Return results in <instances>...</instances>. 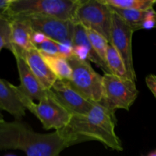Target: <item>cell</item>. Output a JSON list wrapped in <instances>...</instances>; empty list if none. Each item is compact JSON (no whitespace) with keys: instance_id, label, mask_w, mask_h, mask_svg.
<instances>
[{"instance_id":"1","label":"cell","mask_w":156,"mask_h":156,"mask_svg":"<svg viewBox=\"0 0 156 156\" xmlns=\"http://www.w3.org/2000/svg\"><path fill=\"white\" fill-rule=\"evenodd\" d=\"M116 117L98 103H94L85 115H73L69 123L64 128L67 133L83 141L94 140L108 149L121 152L123 144L115 132Z\"/></svg>"},{"instance_id":"2","label":"cell","mask_w":156,"mask_h":156,"mask_svg":"<svg viewBox=\"0 0 156 156\" xmlns=\"http://www.w3.org/2000/svg\"><path fill=\"white\" fill-rule=\"evenodd\" d=\"M83 142L82 139L67 133L64 129L48 134L36 133L28 126L19 150L26 156H59L66 148Z\"/></svg>"},{"instance_id":"3","label":"cell","mask_w":156,"mask_h":156,"mask_svg":"<svg viewBox=\"0 0 156 156\" xmlns=\"http://www.w3.org/2000/svg\"><path fill=\"white\" fill-rule=\"evenodd\" d=\"M20 100L26 110H28L41 121L43 128L46 130H61L66 127L71 120L73 114L60 104L50 91L48 95L35 104L25 94H23L15 85Z\"/></svg>"},{"instance_id":"4","label":"cell","mask_w":156,"mask_h":156,"mask_svg":"<svg viewBox=\"0 0 156 156\" xmlns=\"http://www.w3.org/2000/svg\"><path fill=\"white\" fill-rule=\"evenodd\" d=\"M80 0H12L9 20L17 15H38L72 21Z\"/></svg>"},{"instance_id":"5","label":"cell","mask_w":156,"mask_h":156,"mask_svg":"<svg viewBox=\"0 0 156 156\" xmlns=\"http://www.w3.org/2000/svg\"><path fill=\"white\" fill-rule=\"evenodd\" d=\"M139 95L136 82L111 73L103 76V95L100 104L112 115L119 109L129 111Z\"/></svg>"},{"instance_id":"6","label":"cell","mask_w":156,"mask_h":156,"mask_svg":"<svg viewBox=\"0 0 156 156\" xmlns=\"http://www.w3.org/2000/svg\"><path fill=\"white\" fill-rule=\"evenodd\" d=\"M112 10L101 0H80L73 22L90 29L107 39L110 44Z\"/></svg>"},{"instance_id":"7","label":"cell","mask_w":156,"mask_h":156,"mask_svg":"<svg viewBox=\"0 0 156 156\" xmlns=\"http://www.w3.org/2000/svg\"><path fill=\"white\" fill-rule=\"evenodd\" d=\"M67 60L72 69V77L69 81L72 86L91 101L100 103L103 95V76L95 72L89 61L75 56Z\"/></svg>"},{"instance_id":"8","label":"cell","mask_w":156,"mask_h":156,"mask_svg":"<svg viewBox=\"0 0 156 156\" xmlns=\"http://www.w3.org/2000/svg\"><path fill=\"white\" fill-rule=\"evenodd\" d=\"M112 26L110 44L116 49L124 62L128 76L131 80H136L132 52V38L134 32L112 11Z\"/></svg>"},{"instance_id":"9","label":"cell","mask_w":156,"mask_h":156,"mask_svg":"<svg viewBox=\"0 0 156 156\" xmlns=\"http://www.w3.org/2000/svg\"><path fill=\"white\" fill-rule=\"evenodd\" d=\"M17 16L22 17L28 21L34 31L41 32L56 42L72 41L73 40L75 24L72 21H64L38 15Z\"/></svg>"},{"instance_id":"10","label":"cell","mask_w":156,"mask_h":156,"mask_svg":"<svg viewBox=\"0 0 156 156\" xmlns=\"http://www.w3.org/2000/svg\"><path fill=\"white\" fill-rule=\"evenodd\" d=\"M50 90L61 105L73 115H85L94 106V102L84 97L68 80L57 79Z\"/></svg>"},{"instance_id":"11","label":"cell","mask_w":156,"mask_h":156,"mask_svg":"<svg viewBox=\"0 0 156 156\" xmlns=\"http://www.w3.org/2000/svg\"><path fill=\"white\" fill-rule=\"evenodd\" d=\"M10 21V51L15 57L23 58L28 50L36 48L32 42L33 29L28 21L20 16L9 18Z\"/></svg>"},{"instance_id":"12","label":"cell","mask_w":156,"mask_h":156,"mask_svg":"<svg viewBox=\"0 0 156 156\" xmlns=\"http://www.w3.org/2000/svg\"><path fill=\"white\" fill-rule=\"evenodd\" d=\"M72 43L73 45V53L76 57L82 60L91 61L105 73H111L106 63L94 50L87 35L86 30L81 24H75Z\"/></svg>"},{"instance_id":"13","label":"cell","mask_w":156,"mask_h":156,"mask_svg":"<svg viewBox=\"0 0 156 156\" xmlns=\"http://www.w3.org/2000/svg\"><path fill=\"white\" fill-rule=\"evenodd\" d=\"M15 59L21 82L18 86L20 91L32 101H40L47 97L50 90H47L43 87L22 58L16 57Z\"/></svg>"},{"instance_id":"14","label":"cell","mask_w":156,"mask_h":156,"mask_svg":"<svg viewBox=\"0 0 156 156\" xmlns=\"http://www.w3.org/2000/svg\"><path fill=\"white\" fill-rule=\"evenodd\" d=\"M22 59L43 87L47 90L51 89L58 79L49 69L37 49L34 48L26 52Z\"/></svg>"},{"instance_id":"15","label":"cell","mask_w":156,"mask_h":156,"mask_svg":"<svg viewBox=\"0 0 156 156\" xmlns=\"http://www.w3.org/2000/svg\"><path fill=\"white\" fill-rule=\"evenodd\" d=\"M0 109L20 120L25 116V108L20 100L15 85L0 79Z\"/></svg>"},{"instance_id":"16","label":"cell","mask_w":156,"mask_h":156,"mask_svg":"<svg viewBox=\"0 0 156 156\" xmlns=\"http://www.w3.org/2000/svg\"><path fill=\"white\" fill-rule=\"evenodd\" d=\"M28 125L20 120L0 124V149H20Z\"/></svg>"},{"instance_id":"17","label":"cell","mask_w":156,"mask_h":156,"mask_svg":"<svg viewBox=\"0 0 156 156\" xmlns=\"http://www.w3.org/2000/svg\"><path fill=\"white\" fill-rule=\"evenodd\" d=\"M49 69L58 79L69 81L72 77V69L66 58L57 56H49L41 53Z\"/></svg>"},{"instance_id":"18","label":"cell","mask_w":156,"mask_h":156,"mask_svg":"<svg viewBox=\"0 0 156 156\" xmlns=\"http://www.w3.org/2000/svg\"><path fill=\"white\" fill-rule=\"evenodd\" d=\"M111 8V7H110ZM111 10L117 14L121 19L135 32L141 30V25L146 18V11L136 10V9H120L111 8Z\"/></svg>"},{"instance_id":"19","label":"cell","mask_w":156,"mask_h":156,"mask_svg":"<svg viewBox=\"0 0 156 156\" xmlns=\"http://www.w3.org/2000/svg\"><path fill=\"white\" fill-rule=\"evenodd\" d=\"M106 63L111 74L121 79H129L123 59L116 49L111 44H109L108 49Z\"/></svg>"},{"instance_id":"20","label":"cell","mask_w":156,"mask_h":156,"mask_svg":"<svg viewBox=\"0 0 156 156\" xmlns=\"http://www.w3.org/2000/svg\"><path fill=\"white\" fill-rule=\"evenodd\" d=\"M111 8L146 11L153 8L156 0H101Z\"/></svg>"},{"instance_id":"21","label":"cell","mask_w":156,"mask_h":156,"mask_svg":"<svg viewBox=\"0 0 156 156\" xmlns=\"http://www.w3.org/2000/svg\"><path fill=\"white\" fill-rule=\"evenodd\" d=\"M85 30H86L87 35L94 50L98 55L99 57L106 63L107 53H108V49L110 44L108 41L94 30L86 28Z\"/></svg>"},{"instance_id":"22","label":"cell","mask_w":156,"mask_h":156,"mask_svg":"<svg viewBox=\"0 0 156 156\" xmlns=\"http://www.w3.org/2000/svg\"><path fill=\"white\" fill-rule=\"evenodd\" d=\"M10 21L0 17V52L5 48L10 50Z\"/></svg>"},{"instance_id":"23","label":"cell","mask_w":156,"mask_h":156,"mask_svg":"<svg viewBox=\"0 0 156 156\" xmlns=\"http://www.w3.org/2000/svg\"><path fill=\"white\" fill-rule=\"evenodd\" d=\"M38 51L42 54L49 55V56H57L59 54L57 42L47 37V39L40 45L36 46Z\"/></svg>"},{"instance_id":"24","label":"cell","mask_w":156,"mask_h":156,"mask_svg":"<svg viewBox=\"0 0 156 156\" xmlns=\"http://www.w3.org/2000/svg\"><path fill=\"white\" fill-rule=\"evenodd\" d=\"M156 28V11L154 8L147 10L146 18L141 25V30H152Z\"/></svg>"},{"instance_id":"25","label":"cell","mask_w":156,"mask_h":156,"mask_svg":"<svg viewBox=\"0 0 156 156\" xmlns=\"http://www.w3.org/2000/svg\"><path fill=\"white\" fill-rule=\"evenodd\" d=\"M57 45L59 56H62L67 59L74 56L73 45L72 41H64V42L57 43Z\"/></svg>"},{"instance_id":"26","label":"cell","mask_w":156,"mask_h":156,"mask_svg":"<svg viewBox=\"0 0 156 156\" xmlns=\"http://www.w3.org/2000/svg\"><path fill=\"white\" fill-rule=\"evenodd\" d=\"M146 84L156 98V75H148L146 77Z\"/></svg>"},{"instance_id":"27","label":"cell","mask_w":156,"mask_h":156,"mask_svg":"<svg viewBox=\"0 0 156 156\" xmlns=\"http://www.w3.org/2000/svg\"><path fill=\"white\" fill-rule=\"evenodd\" d=\"M47 39V37L46 35H44V34L38 31L33 32V34H32V42H33L35 47H36V46L40 45L42 43H44Z\"/></svg>"},{"instance_id":"28","label":"cell","mask_w":156,"mask_h":156,"mask_svg":"<svg viewBox=\"0 0 156 156\" xmlns=\"http://www.w3.org/2000/svg\"><path fill=\"white\" fill-rule=\"evenodd\" d=\"M147 156H156V149L155 150H153L152 151V152H149V153L147 155Z\"/></svg>"},{"instance_id":"29","label":"cell","mask_w":156,"mask_h":156,"mask_svg":"<svg viewBox=\"0 0 156 156\" xmlns=\"http://www.w3.org/2000/svg\"><path fill=\"white\" fill-rule=\"evenodd\" d=\"M3 122H5L4 117H3V115L2 114V113L0 112V124H1L2 123H3Z\"/></svg>"},{"instance_id":"30","label":"cell","mask_w":156,"mask_h":156,"mask_svg":"<svg viewBox=\"0 0 156 156\" xmlns=\"http://www.w3.org/2000/svg\"><path fill=\"white\" fill-rule=\"evenodd\" d=\"M6 156H15V155H6Z\"/></svg>"}]
</instances>
